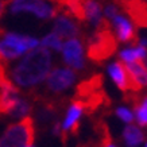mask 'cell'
Returning a JSON list of instances; mask_svg holds the SVG:
<instances>
[{
	"instance_id": "cell-1",
	"label": "cell",
	"mask_w": 147,
	"mask_h": 147,
	"mask_svg": "<svg viewBox=\"0 0 147 147\" xmlns=\"http://www.w3.org/2000/svg\"><path fill=\"white\" fill-rule=\"evenodd\" d=\"M53 58L46 47L38 46L30 50L15 66L9 70V77L12 84L18 88H24L30 90L46 80L51 69Z\"/></svg>"
},
{
	"instance_id": "cell-2",
	"label": "cell",
	"mask_w": 147,
	"mask_h": 147,
	"mask_svg": "<svg viewBox=\"0 0 147 147\" xmlns=\"http://www.w3.org/2000/svg\"><path fill=\"white\" fill-rule=\"evenodd\" d=\"M82 40L88 50V58L94 63L102 65L117 50V39L109 22L101 28L94 30L90 35L85 34Z\"/></svg>"
},
{
	"instance_id": "cell-3",
	"label": "cell",
	"mask_w": 147,
	"mask_h": 147,
	"mask_svg": "<svg viewBox=\"0 0 147 147\" xmlns=\"http://www.w3.org/2000/svg\"><path fill=\"white\" fill-rule=\"evenodd\" d=\"M102 82V76L100 73H96L77 85L76 94L73 98L80 101L85 112H88L89 115H94L102 107H111V101L104 92Z\"/></svg>"
},
{
	"instance_id": "cell-4",
	"label": "cell",
	"mask_w": 147,
	"mask_h": 147,
	"mask_svg": "<svg viewBox=\"0 0 147 147\" xmlns=\"http://www.w3.org/2000/svg\"><path fill=\"white\" fill-rule=\"evenodd\" d=\"M39 43L40 40L35 36L5 31L0 28V58L4 63L19 58L28 50L38 47Z\"/></svg>"
},
{
	"instance_id": "cell-5",
	"label": "cell",
	"mask_w": 147,
	"mask_h": 147,
	"mask_svg": "<svg viewBox=\"0 0 147 147\" xmlns=\"http://www.w3.org/2000/svg\"><path fill=\"white\" fill-rule=\"evenodd\" d=\"M5 8L12 15L28 12L40 20L57 18L58 12L62 11V7L54 0H9L5 3Z\"/></svg>"
},
{
	"instance_id": "cell-6",
	"label": "cell",
	"mask_w": 147,
	"mask_h": 147,
	"mask_svg": "<svg viewBox=\"0 0 147 147\" xmlns=\"http://www.w3.org/2000/svg\"><path fill=\"white\" fill-rule=\"evenodd\" d=\"M34 140L35 121L31 116H26L5 128L0 136V147H26L34 144Z\"/></svg>"
},
{
	"instance_id": "cell-7",
	"label": "cell",
	"mask_w": 147,
	"mask_h": 147,
	"mask_svg": "<svg viewBox=\"0 0 147 147\" xmlns=\"http://www.w3.org/2000/svg\"><path fill=\"white\" fill-rule=\"evenodd\" d=\"M84 107L80 101H77L74 98H71L70 104L66 109L65 113V119L61 123V128H62V136H61V142L62 144H66V140L69 136H77L78 135V129L81 125V117L84 115Z\"/></svg>"
},
{
	"instance_id": "cell-8",
	"label": "cell",
	"mask_w": 147,
	"mask_h": 147,
	"mask_svg": "<svg viewBox=\"0 0 147 147\" xmlns=\"http://www.w3.org/2000/svg\"><path fill=\"white\" fill-rule=\"evenodd\" d=\"M63 61L73 70H84L85 57H84V40L78 38L69 39L62 47Z\"/></svg>"
},
{
	"instance_id": "cell-9",
	"label": "cell",
	"mask_w": 147,
	"mask_h": 147,
	"mask_svg": "<svg viewBox=\"0 0 147 147\" xmlns=\"http://www.w3.org/2000/svg\"><path fill=\"white\" fill-rule=\"evenodd\" d=\"M54 34H57L59 38H82L85 32L81 30V27L77 24L73 19L71 15L63 11V13L57 15V18L54 20Z\"/></svg>"
},
{
	"instance_id": "cell-10",
	"label": "cell",
	"mask_w": 147,
	"mask_h": 147,
	"mask_svg": "<svg viewBox=\"0 0 147 147\" xmlns=\"http://www.w3.org/2000/svg\"><path fill=\"white\" fill-rule=\"evenodd\" d=\"M112 24L115 27L116 31V39L123 43H131L132 46L138 45V35L135 31L132 23L129 22L127 18H124L123 15H116L115 18L112 19Z\"/></svg>"
},
{
	"instance_id": "cell-11",
	"label": "cell",
	"mask_w": 147,
	"mask_h": 147,
	"mask_svg": "<svg viewBox=\"0 0 147 147\" xmlns=\"http://www.w3.org/2000/svg\"><path fill=\"white\" fill-rule=\"evenodd\" d=\"M82 7H84L85 12V22H88L90 26L94 27V30L101 28L105 26L108 20L102 18V11L101 5L96 0H82Z\"/></svg>"
},
{
	"instance_id": "cell-12",
	"label": "cell",
	"mask_w": 147,
	"mask_h": 147,
	"mask_svg": "<svg viewBox=\"0 0 147 147\" xmlns=\"http://www.w3.org/2000/svg\"><path fill=\"white\" fill-rule=\"evenodd\" d=\"M108 73L113 84L125 94L129 92V76L128 71L125 69L124 63L120 61H115L108 66Z\"/></svg>"
},
{
	"instance_id": "cell-13",
	"label": "cell",
	"mask_w": 147,
	"mask_h": 147,
	"mask_svg": "<svg viewBox=\"0 0 147 147\" xmlns=\"http://www.w3.org/2000/svg\"><path fill=\"white\" fill-rule=\"evenodd\" d=\"M119 58L120 62L124 63H131V62H138V61H143L147 58V49L140 45L132 46V47H127L123 49L119 53Z\"/></svg>"
},
{
	"instance_id": "cell-14",
	"label": "cell",
	"mask_w": 147,
	"mask_h": 147,
	"mask_svg": "<svg viewBox=\"0 0 147 147\" xmlns=\"http://www.w3.org/2000/svg\"><path fill=\"white\" fill-rule=\"evenodd\" d=\"M123 140L127 147H138L144 140V134L138 125L131 123L123 129Z\"/></svg>"
},
{
	"instance_id": "cell-15",
	"label": "cell",
	"mask_w": 147,
	"mask_h": 147,
	"mask_svg": "<svg viewBox=\"0 0 147 147\" xmlns=\"http://www.w3.org/2000/svg\"><path fill=\"white\" fill-rule=\"evenodd\" d=\"M40 43L43 47H50V49L55 50V51H62V47H63V43H62V39L54 34V32H49L47 35H45L42 39H40Z\"/></svg>"
},
{
	"instance_id": "cell-16",
	"label": "cell",
	"mask_w": 147,
	"mask_h": 147,
	"mask_svg": "<svg viewBox=\"0 0 147 147\" xmlns=\"http://www.w3.org/2000/svg\"><path fill=\"white\" fill-rule=\"evenodd\" d=\"M135 116L139 125H147V108L140 104H134Z\"/></svg>"
},
{
	"instance_id": "cell-17",
	"label": "cell",
	"mask_w": 147,
	"mask_h": 147,
	"mask_svg": "<svg viewBox=\"0 0 147 147\" xmlns=\"http://www.w3.org/2000/svg\"><path fill=\"white\" fill-rule=\"evenodd\" d=\"M116 115H117V117H119L120 120H123L124 123H128V124H131L132 120H134V113L125 107L116 108Z\"/></svg>"
},
{
	"instance_id": "cell-18",
	"label": "cell",
	"mask_w": 147,
	"mask_h": 147,
	"mask_svg": "<svg viewBox=\"0 0 147 147\" xmlns=\"http://www.w3.org/2000/svg\"><path fill=\"white\" fill-rule=\"evenodd\" d=\"M104 13H105V18L112 20L116 15H119V8L115 4H107V7L104 9Z\"/></svg>"
},
{
	"instance_id": "cell-19",
	"label": "cell",
	"mask_w": 147,
	"mask_h": 147,
	"mask_svg": "<svg viewBox=\"0 0 147 147\" xmlns=\"http://www.w3.org/2000/svg\"><path fill=\"white\" fill-rule=\"evenodd\" d=\"M78 147H100V144H98V142L96 140V142H89V143H84V144H80Z\"/></svg>"
},
{
	"instance_id": "cell-20",
	"label": "cell",
	"mask_w": 147,
	"mask_h": 147,
	"mask_svg": "<svg viewBox=\"0 0 147 147\" xmlns=\"http://www.w3.org/2000/svg\"><path fill=\"white\" fill-rule=\"evenodd\" d=\"M4 9H5V3L3 0H0V18H1V15L4 12Z\"/></svg>"
},
{
	"instance_id": "cell-21",
	"label": "cell",
	"mask_w": 147,
	"mask_h": 147,
	"mask_svg": "<svg viewBox=\"0 0 147 147\" xmlns=\"http://www.w3.org/2000/svg\"><path fill=\"white\" fill-rule=\"evenodd\" d=\"M26 147H35L34 144H30V146H26Z\"/></svg>"
},
{
	"instance_id": "cell-22",
	"label": "cell",
	"mask_w": 147,
	"mask_h": 147,
	"mask_svg": "<svg viewBox=\"0 0 147 147\" xmlns=\"http://www.w3.org/2000/svg\"><path fill=\"white\" fill-rule=\"evenodd\" d=\"M146 147H147V143H146Z\"/></svg>"
}]
</instances>
